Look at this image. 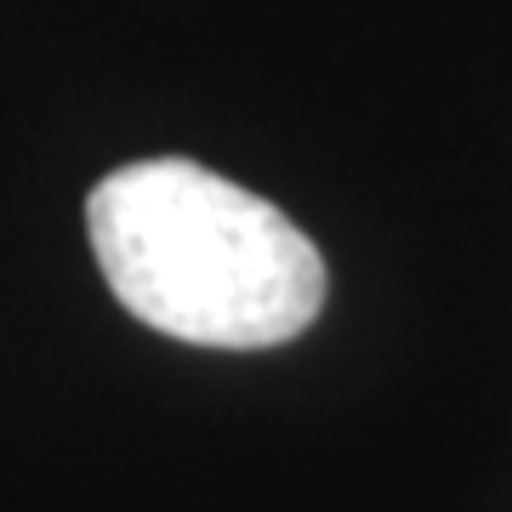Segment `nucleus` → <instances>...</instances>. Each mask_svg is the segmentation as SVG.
Here are the masks:
<instances>
[{
  "instance_id": "1",
  "label": "nucleus",
  "mask_w": 512,
  "mask_h": 512,
  "mask_svg": "<svg viewBox=\"0 0 512 512\" xmlns=\"http://www.w3.org/2000/svg\"><path fill=\"white\" fill-rule=\"evenodd\" d=\"M114 302L194 348H279L325 308V256L279 205L194 160H137L86 200Z\"/></svg>"
}]
</instances>
